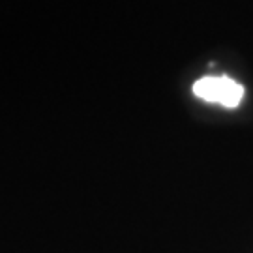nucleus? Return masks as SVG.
Segmentation results:
<instances>
[{"mask_svg":"<svg viewBox=\"0 0 253 253\" xmlns=\"http://www.w3.org/2000/svg\"><path fill=\"white\" fill-rule=\"evenodd\" d=\"M193 94L208 103H219L227 109H235L244 98V86L229 75H207L193 83Z\"/></svg>","mask_w":253,"mask_h":253,"instance_id":"obj_1","label":"nucleus"}]
</instances>
